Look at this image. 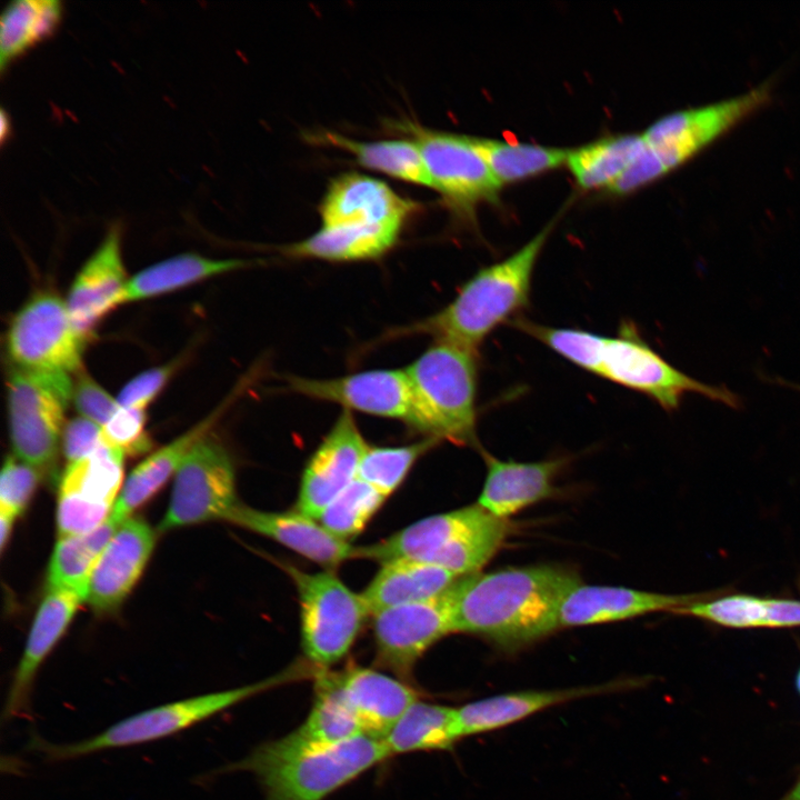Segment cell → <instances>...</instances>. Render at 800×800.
Returning a JSON list of instances; mask_svg holds the SVG:
<instances>
[{"instance_id": "cell-1", "label": "cell", "mask_w": 800, "mask_h": 800, "mask_svg": "<svg viewBox=\"0 0 800 800\" xmlns=\"http://www.w3.org/2000/svg\"><path fill=\"white\" fill-rule=\"evenodd\" d=\"M579 582L573 571L549 564L460 577L449 590L453 632L516 651L560 628L561 603Z\"/></svg>"}, {"instance_id": "cell-2", "label": "cell", "mask_w": 800, "mask_h": 800, "mask_svg": "<svg viewBox=\"0 0 800 800\" xmlns=\"http://www.w3.org/2000/svg\"><path fill=\"white\" fill-rule=\"evenodd\" d=\"M388 758L382 739L366 734L314 743L289 733L260 744L228 771L254 774L266 800H323Z\"/></svg>"}, {"instance_id": "cell-3", "label": "cell", "mask_w": 800, "mask_h": 800, "mask_svg": "<svg viewBox=\"0 0 800 800\" xmlns=\"http://www.w3.org/2000/svg\"><path fill=\"white\" fill-rule=\"evenodd\" d=\"M551 229L546 227L511 256L479 269L443 309L393 336L430 334L434 341L478 352L492 331L529 303L534 267Z\"/></svg>"}, {"instance_id": "cell-4", "label": "cell", "mask_w": 800, "mask_h": 800, "mask_svg": "<svg viewBox=\"0 0 800 800\" xmlns=\"http://www.w3.org/2000/svg\"><path fill=\"white\" fill-rule=\"evenodd\" d=\"M507 531V520L476 503L426 517L381 541L358 547L357 559L380 564L416 560L464 577L479 572L498 551Z\"/></svg>"}, {"instance_id": "cell-5", "label": "cell", "mask_w": 800, "mask_h": 800, "mask_svg": "<svg viewBox=\"0 0 800 800\" xmlns=\"http://www.w3.org/2000/svg\"><path fill=\"white\" fill-rule=\"evenodd\" d=\"M404 370L412 396L408 426L440 442L473 444L478 352L434 341Z\"/></svg>"}, {"instance_id": "cell-6", "label": "cell", "mask_w": 800, "mask_h": 800, "mask_svg": "<svg viewBox=\"0 0 800 800\" xmlns=\"http://www.w3.org/2000/svg\"><path fill=\"white\" fill-rule=\"evenodd\" d=\"M308 667V666H307ZM293 666L261 681L160 704L127 717L81 741L56 744L39 738L31 747L52 761H64L110 749L143 744L173 736L277 686L313 676V668Z\"/></svg>"}, {"instance_id": "cell-7", "label": "cell", "mask_w": 800, "mask_h": 800, "mask_svg": "<svg viewBox=\"0 0 800 800\" xmlns=\"http://www.w3.org/2000/svg\"><path fill=\"white\" fill-rule=\"evenodd\" d=\"M772 81L731 98L668 113L641 134L634 172L644 184L679 168L772 98Z\"/></svg>"}, {"instance_id": "cell-8", "label": "cell", "mask_w": 800, "mask_h": 800, "mask_svg": "<svg viewBox=\"0 0 800 800\" xmlns=\"http://www.w3.org/2000/svg\"><path fill=\"white\" fill-rule=\"evenodd\" d=\"M280 567L298 592L304 657L316 669H330L348 654L370 616L361 593L331 570L310 573L288 563Z\"/></svg>"}, {"instance_id": "cell-9", "label": "cell", "mask_w": 800, "mask_h": 800, "mask_svg": "<svg viewBox=\"0 0 800 800\" xmlns=\"http://www.w3.org/2000/svg\"><path fill=\"white\" fill-rule=\"evenodd\" d=\"M590 373L640 392L668 412L677 410L687 393H697L733 409L741 402L731 390L701 382L673 367L630 322H623L616 337L601 334Z\"/></svg>"}, {"instance_id": "cell-10", "label": "cell", "mask_w": 800, "mask_h": 800, "mask_svg": "<svg viewBox=\"0 0 800 800\" xmlns=\"http://www.w3.org/2000/svg\"><path fill=\"white\" fill-rule=\"evenodd\" d=\"M8 414L14 456L39 471L54 462L73 382L70 374L12 368L8 376Z\"/></svg>"}, {"instance_id": "cell-11", "label": "cell", "mask_w": 800, "mask_h": 800, "mask_svg": "<svg viewBox=\"0 0 800 800\" xmlns=\"http://www.w3.org/2000/svg\"><path fill=\"white\" fill-rule=\"evenodd\" d=\"M6 340L14 368L70 374L80 370L89 337L73 326L66 301L41 290L12 317Z\"/></svg>"}, {"instance_id": "cell-12", "label": "cell", "mask_w": 800, "mask_h": 800, "mask_svg": "<svg viewBox=\"0 0 800 800\" xmlns=\"http://www.w3.org/2000/svg\"><path fill=\"white\" fill-rule=\"evenodd\" d=\"M238 503L231 457L220 441L208 434L174 473L170 502L159 529L226 520Z\"/></svg>"}, {"instance_id": "cell-13", "label": "cell", "mask_w": 800, "mask_h": 800, "mask_svg": "<svg viewBox=\"0 0 800 800\" xmlns=\"http://www.w3.org/2000/svg\"><path fill=\"white\" fill-rule=\"evenodd\" d=\"M420 147L432 186L460 217L471 218L478 203L494 201L502 187L474 138L406 123Z\"/></svg>"}, {"instance_id": "cell-14", "label": "cell", "mask_w": 800, "mask_h": 800, "mask_svg": "<svg viewBox=\"0 0 800 800\" xmlns=\"http://www.w3.org/2000/svg\"><path fill=\"white\" fill-rule=\"evenodd\" d=\"M124 456L102 443L92 453L68 463L58 494L59 538L90 532L110 517L123 487Z\"/></svg>"}, {"instance_id": "cell-15", "label": "cell", "mask_w": 800, "mask_h": 800, "mask_svg": "<svg viewBox=\"0 0 800 800\" xmlns=\"http://www.w3.org/2000/svg\"><path fill=\"white\" fill-rule=\"evenodd\" d=\"M376 663L409 682L418 660L453 632L449 591L372 614Z\"/></svg>"}, {"instance_id": "cell-16", "label": "cell", "mask_w": 800, "mask_h": 800, "mask_svg": "<svg viewBox=\"0 0 800 800\" xmlns=\"http://www.w3.org/2000/svg\"><path fill=\"white\" fill-rule=\"evenodd\" d=\"M368 444L344 410L306 464L296 509L316 520L357 478Z\"/></svg>"}, {"instance_id": "cell-17", "label": "cell", "mask_w": 800, "mask_h": 800, "mask_svg": "<svg viewBox=\"0 0 800 800\" xmlns=\"http://www.w3.org/2000/svg\"><path fill=\"white\" fill-rule=\"evenodd\" d=\"M289 388L299 394L408 424L412 396L406 370L378 369L332 379L288 377Z\"/></svg>"}, {"instance_id": "cell-18", "label": "cell", "mask_w": 800, "mask_h": 800, "mask_svg": "<svg viewBox=\"0 0 800 800\" xmlns=\"http://www.w3.org/2000/svg\"><path fill=\"white\" fill-rule=\"evenodd\" d=\"M154 541V532L144 520L124 519L91 570L84 601L97 612L119 607L139 580Z\"/></svg>"}, {"instance_id": "cell-19", "label": "cell", "mask_w": 800, "mask_h": 800, "mask_svg": "<svg viewBox=\"0 0 800 800\" xmlns=\"http://www.w3.org/2000/svg\"><path fill=\"white\" fill-rule=\"evenodd\" d=\"M129 279L121 254V227L113 223L81 267L66 300L76 329L90 338L97 323L123 303Z\"/></svg>"}, {"instance_id": "cell-20", "label": "cell", "mask_w": 800, "mask_h": 800, "mask_svg": "<svg viewBox=\"0 0 800 800\" xmlns=\"http://www.w3.org/2000/svg\"><path fill=\"white\" fill-rule=\"evenodd\" d=\"M226 521L264 536L306 559L333 571L357 559V547L330 533L318 520L296 510L262 511L239 502Z\"/></svg>"}, {"instance_id": "cell-21", "label": "cell", "mask_w": 800, "mask_h": 800, "mask_svg": "<svg viewBox=\"0 0 800 800\" xmlns=\"http://www.w3.org/2000/svg\"><path fill=\"white\" fill-rule=\"evenodd\" d=\"M418 204L398 194L386 182L359 172L332 179L320 202L322 227L393 224L403 227Z\"/></svg>"}, {"instance_id": "cell-22", "label": "cell", "mask_w": 800, "mask_h": 800, "mask_svg": "<svg viewBox=\"0 0 800 800\" xmlns=\"http://www.w3.org/2000/svg\"><path fill=\"white\" fill-rule=\"evenodd\" d=\"M642 679H620L603 684L500 693L457 708L460 738L501 729L537 712L571 700L621 692L640 687Z\"/></svg>"}, {"instance_id": "cell-23", "label": "cell", "mask_w": 800, "mask_h": 800, "mask_svg": "<svg viewBox=\"0 0 800 800\" xmlns=\"http://www.w3.org/2000/svg\"><path fill=\"white\" fill-rule=\"evenodd\" d=\"M708 599L704 594H666L617 586L579 582L564 597L559 626L581 627L616 622L656 611L677 612Z\"/></svg>"}, {"instance_id": "cell-24", "label": "cell", "mask_w": 800, "mask_h": 800, "mask_svg": "<svg viewBox=\"0 0 800 800\" xmlns=\"http://www.w3.org/2000/svg\"><path fill=\"white\" fill-rule=\"evenodd\" d=\"M331 671L366 736L383 739L408 708L420 699L409 682L372 668L349 664Z\"/></svg>"}, {"instance_id": "cell-25", "label": "cell", "mask_w": 800, "mask_h": 800, "mask_svg": "<svg viewBox=\"0 0 800 800\" xmlns=\"http://www.w3.org/2000/svg\"><path fill=\"white\" fill-rule=\"evenodd\" d=\"M30 629L26 648L13 674L2 718L26 716L38 670L70 624L83 594L68 589H48Z\"/></svg>"}, {"instance_id": "cell-26", "label": "cell", "mask_w": 800, "mask_h": 800, "mask_svg": "<svg viewBox=\"0 0 800 800\" xmlns=\"http://www.w3.org/2000/svg\"><path fill=\"white\" fill-rule=\"evenodd\" d=\"M481 453L487 473L477 503L503 520L553 496V481L567 462L562 458L519 462L501 460L483 449Z\"/></svg>"}, {"instance_id": "cell-27", "label": "cell", "mask_w": 800, "mask_h": 800, "mask_svg": "<svg viewBox=\"0 0 800 800\" xmlns=\"http://www.w3.org/2000/svg\"><path fill=\"white\" fill-rule=\"evenodd\" d=\"M459 578L434 564L394 560L381 563L361 597L372 616L388 608L440 597L448 592Z\"/></svg>"}, {"instance_id": "cell-28", "label": "cell", "mask_w": 800, "mask_h": 800, "mask_svg": "<svg viewBox=\"0 0 800 800\" xmlns=\"http://www.w3.org/2000/svg\"><path fill=\"white\" fill-rule=\"evenodd\" d=\"M226 403H222L204 419L179 436L170 443L152 452L127 477L111 517L122 522L132 511L147 502L177 472L183 459L192 448L208 434L221 417Z\"/></svg>"}, {"instance_id": "cell-29", "label": "cell", "mask_w": 800, "mask_h": 800, "mask_svg": "<svg viewBox=\"0 0 800 800\" xmlns=\"http://www.w3.org/2000/svg\"><path fill=\"white\" fill-rule=\"evenodd\" d=\"M402 227L393 224H340L321 227L310 237L283 247L284 254L327 261L372 260L398 241Z\"/></svg>"}, {"instance_id": "cell-30", "label": "cell", "mask_w": 800, "mask_h": 800, "mask_svg": "<svg viewBox=\"0 0 800 800\" xmlns=\"http://www.w3.org/2000/svg\"><path fill=\"white\" fill-rule=\"evenodd\" d=\"M676 613L729 628H789L800 626V600L731 594L691 603Z\"/></svg>"}, {"instance_id": "cell-31", "label": "cell", "mask_w": 800, "mask_h": 800, "mask_svg": "<svg viewBox=\"0 0 800 800\" xmlns=\"http://www.w3.org/2000/svg\"><path fill=\"white\" fill-rule=\"evenodd\" d=\"M242 259H210L187 252L154 263L130 278L123 303L172 292L208 278L250 266Z\"/></svg>"}, {"instance_id": "cell-32", "label": "cell", "mask_w": 800, "mask_h": 800, "mask_svg": "<svg viewBox=\"0 0 800 800\" xmlns=\"http://www.w3.org/2000/svg\"><path fill=\"white\" fill-rule=\"evenodd\" d=\"M461 739L457 708L418 699L382 739L390 757L450 750Z\"/></svg>"}, {"instance_id": "cell-33", "label": "cell", "mask_w": 800, "mask_h": 800, "mask_svg": "<svg viewBox=\"0 0 800 800\" xmlns=\"http://www.w3.org/2000/svg\"><path fill=\"white\" fill-rule=\"evenodd\" d=\"M58 0H14L0 19V70L54 34L62 20Z\"/></svg>"}, {"instance_id": "cell-34", "label": "cell", "mask_w": 800, "mask_h": 800, "mask_svg": "<svg viewBox=\"0 0 800 800\" xmlns=\"http://www.w3.org/2000/svg\"><path fill=\"white\" fill-rule=\"evenodd\" d=\"M319 141L348 151L362 167L406 182L433 188L420 147L413 139L364 142L324 131L319 134Z\"/></svg>"}, {"instance_id": "cell-35", "label": "cell", "mask_w": 800, "mask_h": 800, "mask_svg": "<svg viewBox=\"0 0 800 800\" xmlns=\"http://www.w3.org/2000/svg\"><path fill=\"white\" fill-rule=\"evenodd\" d=\"M313 700L294 738L314 743H337L362 736L360 723L343 698L331 669H316Z\"/></svg>"}, {"instance_id": "cell-36", "label": "cell", "mask_w": 800, "mask_h": 800, "mask_svg": "<svg viewBox=\"0 0 800 800\" xmlns=\"http://www.w3.org/2000/svg\"><path fill=\"white\" fill-rule=\"evenodd\" d=\"M642 147L641 133L609 136L570 150L566 163L579 187L609 190Z\"/></svg>"}, {"instance_id": "cell-37", "label": "cell", "mask_w": 800, "mask_h": 800, "mask_svg": "<svg viewBox=\"0 0 800 800\" xmlns=\"http://www.w3.org/2000/svg\"><path fill=\"white\" fill-rule=\"evenodd\" d=\"M120 523L110 516L90 532L59 538L49 564L48 589L73 590L86 599L91 570Z\"/></svg>"}, {"instance_id": "cell-38", "label": "cell", "mask_w": 800, "mask_h": 800, "mask_svg": "<svg viewBox=\"0 0 800 800\" xmlns=\"http://www.w3.org/2000/svg\"><path fill=\"white\" fill-rule=\"evenodd\" d=\"M474 142L502 186L556 169L570 150L529 142L474 138Z\"/></svg>"}, {"instance_id": "cell-39", "label": "cell", "mask_w": 800, "mask_h": 800, "mask_svg": "<svg viewBox=\"0 0 800 800\" xmlns=\"http://www.w3.org/2000/svg\"><path fill=\"white\" fill-rule=\"evenodd\" d=\"M438 443L437 439L424 438L400 447L368 446L358 478L388 498L402 484L416 461Z\"/></svg>"}, {"instance_id": "cell-40", "label": "cell", "mask_w": 800, "mask_h": 800, "mask_svg": "<svg viewBox=\"0 0 800 800\" xmlns=\"http://www.w3.org/2000/svg\"><path fill=\"white\" fill-rule=\"evenodd\" d=\"M387 497L357 478L320 514L318 521L337 538L348 541L359 536Z\"/></svg>"}, {"instance_id": "cell-41", "label": "cell", "mask_w": 800, "mask_h": 800, "mask_svg": "<svg viewBox=\"0 0 800 800\" xmlns=\"http://www.w3.org/2000/svg\"><path fill=\"white\" fill-rule=\"evenodd\" d=\"M40 472L16 456H8L0 477V512L20 516L36 490Z\"/></svg>"}, {"instance_id": "cell-42", "label": "cell", "mask_w": 800, "mask_h": 800, "mask_svg": "<svg viewBox=\"0 0 800 800\" xmlns=\"http://www.w3.org/2000/svg\"><path fill=\"white\" fill-rule=\"evenodd\" d=\"M144 423V410L119 406L102 427V443L119 449L124 454L144 452L150 448Z\"/></svg>"}, {"instance_id": "cell-43", "label": "cell", "mask_w": 800, "mask_h": 800, "mask_svg": "<svg viewBox=\"0 0 800 800\" xmlns=\"http://www.w3.org/2000/svg\"><path fill=\"white\" fill-rule=\"evenodd\" d=\"M181 357L170 363L154 367L131 379L120 391L117 401L120 407L146 410L177 371Z\"/></svg>"}, {"instance_id": "cell-44", "label": "cell", "mask_w": 800, "mask_h": 800, "mask_svg": "<svg viewBox=\"0 0 800 800\" xmlns=\"http://www.w3.org/2000/svg\"><path fill=\"white\" fill-rule=\"evenodd\" d=\"M78 373L72 392L74 406L81 417L102 428L119 408V403L90 376L80 371Z\"/></svg>"}, {"instance_id": "cell-45", "label": "cell", "mask_w": 800, "mask_h": 800, "mask_svg": "<svg viewBox=\"0 0 800 800\" xmlns=\"http://www.w3.org/2000/svg\"><path fill=\"white\" fill-rule=\"evenodd\" d=\"M61 444L68 463L74 462L102 444V428L87 418L77 417L64 426Z\"/></svg>"}, {"instance_id": "cell-46", "label": "cell", "mask_w": 800, "mask_h": 800, "mask_svg": "<svg viewBox=\"0 0 800 800\" xmlns=\"http://www.w3.org/2000/svg\"><path fill=\"white\" fill-rule=\"evenodd\" d=\"M16 517L6 513L0 512V544H1V551L4 550L6 544L10 538L11 530L14 523Z\"/></svg>"}, {"instance_id": "cell-47", "label": "cell", "mask_w": 800, "mask_h": 800, "mask_svg": "<svg viewBox=\"0 0 800 800\" xmlns=\"http://www.w3.org/2000/svg\"><path fill=\"white\" fill-rule=\"evenodd\" d=\"M0 119H1V121H0V122H1V126H0V138H1V142H2V144H3V143L7 141V139L9 138L10 133H11V122H10V118H9V116H8V113L6 112L4 109L1 110Z\"/></svg>"}, {"instance_id": "cell-48", "label": "cell", "mask_w": 800, "mask_h": 800, "mask_svg": "<svg viewBox=\"0 0 800 800\" xmlns=\"http://www.w3.org/2000/svg\"><path fill=\"white\" fill-rule=\"evenodd\" d=\"M780 800H800V778L791 790L784 794Z\"/></svg>"}, {"instance_id": "cell-49", "label": "cell", "mask_w": 800, "mask_h": 800, "mask_svg": "<svg viewBox=\"0 0 800 800\" xmlns=\"http://www.w3.org/2000/svg\"><path fill=\"white\" fill-rule=\"evenodd\" d=\"M780 382H781V383L783 382V384L788 386L789 388H793L794 390H797V391L800 392V386H799V384L791 383V382H788V381H784V380H780Z\"/></svg>"}, {"instance_id": "cell-50", "label": "cell", "mask_w": 800, "mask_h": 800, "mask_svg": "<svg viewBox=\"0 0 800 800\" xmlns=\"http://www.w3.org/2000/svg\"><path fill=\"white\" fill-rule=\"evenodd\" d=\"M797 688H798V690H799V692H800V669H799V672H798V676H797Z\"/></svg>"}]
</instances>
